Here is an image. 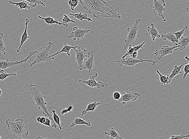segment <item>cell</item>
I'll return each mask as SVG.
<instances>
[{
	"label": "cell",
	"mask_w": 189,
	"mask_h": 139,
	"mask_svg": "<svg viewBox=\"0 0 189 139\" xmlns=\"http://www.w3.org/2000/svg\"><path fill=\"white\" fill-rule=\"evenodd\" d=\"M83 8L93 17L120 19L122 16L104 0H79Z\"/></svg>",
	"instance_id": "cell-1"
},
{
	"label": "cell",
	"mask_w": 189,
	"mask_h": 139,
	"mask_svg": "<svg viewBox=\"0 0 189 139\" xmlns=\"http://www.w3.org/2000/svg\"><path fill=\"white\" fill-rule=\"evenodd\" d=\"M29 89L32 98L35 102L36 107L39 110H41L43 115L50 119L52 127L55 128H57V124L54 121L51 114L48 112L46 107L47 103L45 102V99L46 98V96L43 94L36 85H30L29 86Z\"/></svg>",
	"instance_id": "cell-2"
},
{
	"label": "cell",
	"mask_w": 189,
	"mask_h": 139,
	"mask_svg": "<svg viewBox=\"0 0 189 139\" xmlns=\"http://www.w3.org/2000/svg\"><path fill=\"white\" fill-rule=\"evenodd\" d=\"M5 123L10 133L14 138L26 139L29 134L28 128L23 124V119L19 118L14 121L6 119Z\"/></svg>",
	"instance_id": "cell-3"
},
{
	"label": "cell",
	"mask_w": 189,
	"mask_h": 139,
	"mask_svg": "<svg viewBox=\"0 0 189 139\" xmlns=\"http://www.w3.org/2000/svg\"><path fill=\"white\" fill-rule=\"evenodd\" d=\"M53 46V43L51 42H49L47 47L45 49L41 51L37 52L36 53L32 56L29 59L30 61H32V63L28 66L24 67V68H29L32 67L34 65L55 60V57L49 58V53Z\"/></svg>",
	"instance_id": "cell-4"
},
{
	"label": "cell",
	"mask_w": 189,
	"mask_h": 139,
	"mask_svg": "<svg viewBox=\"0 0 189 139\" xmlns=\"http://www.w3.org/2000/svg\"><path fill=\"white\" fill-rule=\"evenodd\" d=\"M140 20V19H136L133 25L127 28V36L124 45V48L125 49H127L129 45H132L135 40L141 36L138 31Z\"/></svg>",
	"instance_id": "cell-5"
},
{
	"label": "cell",
	"mask_w": 189,
	"mask_h": 139,
	"mask_svg": "<svg viewBox=\"0 0 189 139\" xmlns=\"http://www.w3.org/2000/svg\"><path fill=\"white\" fill-rule=\"evenodd\" d=\"M143 62H151L152 63V66H154L156 63H157V61H154L153 60H144L142 59H138L137 58H122L120 60L115 61L116 63H117L118 65L122 66L124 65L127 67H132L136 64L139 63H142Z\"/></svg>",
	"instance_id": "cell-6"
},
{
	"label": "cell",
	"mask_w": 189,
	"mask_h": 139,
	"mask_svg": "<svg viewBox=\"0 0 189 139\" xmlns=\"http://www.w3.org/2000/svg\"><path fill=\"white\" fill-rule=\"evenodd\" d=\"M37 52L35 50L29 52L28 55L26 59L21 61H13L9 60H6L5 61H0V70H6L9 68L14 67L17 66L21 65L23 63H26L32 55L36 53Z\"/></svg>",
	"instance_id": "cell-7"
},
{
	"label": "cell",
	"mask_w": 189,
	"mask_h": 139,
	"mask_svg": "<svg viewBox=\"0 0 189 139\" xmlns=\"http://www.w3.org/2000/svg\"><path fill=\"white\" fill-rule=\"evenodd\" d=\"M73 49L75 53V60L78 67H81L84 61L89 56L90 51L83 48L80 45H78V47Z\"/></svg>",
	"instance_id": "cell-8"
},
{
	"label": "cell",
	"mask_w": 189,
	"mask_h": 139,
	"mask_svg": "<svg viewBox=\"0 0 189 139\" xmlns=\"http://www.w3.org/2000/svg\"><path fill=\"white\" fill-rule=\"evenodd\" d=\"M153 2L150 6L153 8V12L155 14L161 17L163 22H166V19L164 17L163 12L165 11V6L166 3L164 0H153Z\"/></svg>",
	"instance_id": "cell-9"
},
{
	"label": "cell",
	"mask_w": 189,
	"mask_h": 139,
	"mask_svg": "<svg viewBox=\"0 0 189 139\" xmlns=\"http://www.w3.org/2000/svg\"><path fill=\"white\" fill-rule=\"evenodd\" d=\"M73 31L70 33V35L68 36H65V37L69 39H72L74 41H79L80 40L83 39L87 33L92 32L90 30L83 29L79 28L77 27H73Z\"/></svg>",
	"instance_id": "cell-10"
},
{
	"label": "cell",
	"mask_w": 189,
	"mask_h": 139,
	"mask_svg": "<svg viewBox=\"0 0 189 139\" xmlns=\"http://www.w3.org/2000/svg\"><path fill=\"white\" fill-rule=\"evenodd\" d=\"M141 95L140 94L127 89L126 92L123 93L121 95L120 98L118 101L123 104H126L130 103L131 101L134 102Z\"/></svg>",
	"instance_id": "cell-11"
},
{
	"label": "cell",
	"mask_w": 189,
	"mask_h": 139,
	"mask_svg": "<svg viewBox=\"0 0 189 139\" xmlns=\"http://www.w3.org/2000/svg\"><path fill=\"white\" fill-rule=\"evenodd\" d=\"M98 76V74L96 73L93 76H90L89 79L87 80L83 79H80L79 82L82 84H85L89 86L91 88H103L107 86V85L104 84L102 82H97L95 80V78Z\"/></svg>",
	"instance_id": "cell-12"
},
{
	"label": "cell",
	"mask_w": 189,
	"mask_h": 139,
	"mask_svg": "<svg viewBox=\"0 0 189 139\" xmlns=\"http://www.w3.org/2000/svg\"><path fill=\"white\" fill-rule=\"evenodd\" d=\"M77 68L81 71L87 70L89 73L91 72L93 69L95 68V59L93 51L90 52L89 56L84 61L81 67H78Z\"/></svg>",
	"instance_id": "cell-13"
},
{
	"label": "cell",
	"mask_w": 189,
	"mask_h": 139,
	"mask_svg": "<svg viewBox=\"0 0 189 139\" xmlns=\"http://www.w3.org/2000/svg\"><path fill=\"white\" fill-rule=\"evenodd\" d=\"M178 47H179L178 46H176L175 47L164 46L161 48L160 50H158L157 49H156L154 55H155L156 56L160 55L158 58V59L161 60L163 57L172 53L175 48H178Z\"/></svg>",
	"instance_id": "cell-14"
},
{
	"label": "cell",
	"mask_w": 189,
	"mask_h": 139,
	"mask_svg": "<svg viewBox=\"0 0 189 139\" xmlns=\"http://www.w3.org/2000/svg\"><path fill=\"white\" fill-rule=\"evenodd\" d=\"M30 21L28 19H25V29L23 33L21 36V40H20V44L19 47L16 49V52L17 53L20 52L21 47L23 44L26 42L29 38H30V37L28 36L27 32V29H28V25Z\"/></svg>",
	"instance_id": "cell-15"
},
{
	"label": "cell",
	"mask_w": 189,
	"mask_h": 139,
	"mask_svg": "<svg viewBox=\"0 0 189 139\" xmlns=\"http://www.w3.org/2000/svg\"><path fill=\"white\" fill-rule=\"evenodd\" d=\"M189 45V37L182 35L180 39L178 40V46L179 47L175 48L174 51L178 50L181 51L184 50L187 48Z\"/></svg>",
	"instance_id": "cell-16"
},
{
	"label": "cell",
	"mask_w": 189,
	"mask_h": 139,
	"mask_svg": "<svg viewBox=\"0 0 189 139\" xmlns=\"http://www.w3.org/2000/svg\"><path fill=\"white\" fill-rule=\"evenodd\" d=\"M38 18L39 19H42L45 21V22L48 25L53 26L54 25H63L68 27L69 25L68 24H63L62 22H59L58 20L54 19L53 17H43L42 16H38Z\"/></svg>",
	"instance_id": "cell-17"
},
{
	"label": "cell",
	"mask_w": 189,
	"mask_h": 139,
	"mask_svg": "<svg viewBox=\"0 0 189 139\" xmlns=\"http://www.w3.org/2000/svg\"><path fill=\"white\" fill-rule=\"evenodd\" d=\"M147 31L151 37V39H152L153 41H155V39H159L161 37L159 32L155 28L154 23H151L150 27H148Z\"/></svg>",
	"instance_id": "cell-18"
},
{
	"label": "cell",
	"mask_w": 189,
	"mask_h": 139,
	"mask_svg": "<svg viewBox=\"0 0 189 139\" xmlns=\"http://www.w3.org/2000/svg\"><path fill=\"white\" fill-rule=\"evenodd\" d=\"M78 45L75 46H69V45H67L65 43H64V46L63 47L62 49H61L59 51L57 52V53H55L54 54L51 55L49 56V58H52V57H54L55 56L61 53H65L67 54V55L68 57H70L71 56V54H70V51H71V49H74V48H76L77 47H78Z\"/></svg>",
	"instance_id": "cell-19"
},
{
	"label": "cell",
	"mask_w": 189,
	"mask_h": 139,
	"mask_svg": "<svg viewBox=\"0 0 189 139\" xmlns=\"http://www.w3.org/2000/svg\"><path fill=\"white\" fill-rule=\"evenodd\" d=\"M92 118H91L90 121L89 122L86 121L85 119H83L82 117H76L73 118V121L72 124L70 125V127H73L76 125H85L87 126L91 127L92 126V124L91 123V121Z\"/></svg>",
	"instance_id": "cell-20"
},
{
	"label": "cell",
	"mask_w": 189,
	"mask_h": 139,
	"mask_svg": "<svg viewBox=\"0 0 189 139\" xmlns=\"http://www.w3.org/2000/svg\"><path fill=\"white\" fill-rule=\"evenodd\" d=\"M69 15L76 18L78 21H82L83 20H87L88 22H92L93 20L91 17H88L86 13H82V12L72 14V13H69Z\"/></svg>",
	"instance_id": "cell-21"
},
{
	"label": "cell",
	"mask_w": 189,
	"mask_h": 139,
	"mask_svg": "<svg viewBox=\"0 0 189 139\" xmlns=\"http://www.w3.org/2000/svg\"><path fill=\"white\" fill-rule=\"evenodd\" d=\"M161 37L163 40L170 41L171 42L174 44L176 46H178V41H177L176 38L175 34L172 33H168L167 34H163Z\"/></svg>",
	"instance_id": "cell-22"
},
{
	"label": "cell",
	"mask_w": 189,
	"mask_h": 139,
	"mask_svg": "<svg viewBox=\"0 0 189 139\" xmlns=\"http://www.w3.org/2000/svg\"><path fill=\"white\" fill-rule=\"evenodd\" d=\"M186 64V62H185L184 63H181L180 65H175L174 67L173 70L172 71L171 74L170 75H169V79L171 81L172 80L174 77L175 76L178 74H181V68L183 67V66Z\"/></svg>",
	"instance_id": "cell-23"
},
{
	"label": "cell",
	"mask_w": 189,
	"mask_h": 139,
	"mask_svg": "<svg viewBox=\"0 0 189 139\" xmlns=\"http://www.w3.org/2000/svg\"><path fill=\"white\" fill-rule=\"evenodd\" d=\"M100 102H96L88 103L86 109L84 110L82 112L81 116H82L83 115H85L88 112H94L97 109V106L100 105Z\"/></svg>",
	"instance_id": "cell-24"
},
{
	"label": "cell",
	"mask_w": 189,
	"mask_h": 139,
	"mask_svg": "<svg viewBox=\"0 0 189 139\" xmlns=\"http://www.w3.org/2000/svg\"><path fill=\"white\" fill-rule=\"evenodd\" d=\"M9 2L11 5H16L17 7L21 10H30L31 8V6L28 5V2L26 1H23L20 2H14L10 1Z\"/></svg>",
	"instance_id": "cell-25"
},
{
	"label": "cell",
	"mask_w": 189,
	"mask_h": 139,
	"mask_svg": "<svg viewBox=\"0 0 189 139\" xmlns=\"http://www.w3.org/2000/svg\"><path fill=\"white\" fill-rule=\"evenodd\" d=\"M104 134L105 135L110 136L111 139H124L120 136L119 135L117 131L116 130L113 128H110L108 130L107 132H104Z\"/></svg>",
	"instance_id": "cell-26"
},
{
	"label": "cell",
	"mask_w": 189,
	"mask_h": 139,
	"mask_svg": "<svg viewBox=\"0 0 189 139\" xmlns=\"http://www.w3.org/2000/svg\"><path fill=\"white\" fill-rule=\"evenodd\" d=\"M156 72L159 75V80L162 85L169 84L171 82L169 79V75H162L158 70H156Z\"/></svg>",
	"instance_id": "cell-27"
},
{
	"label": "cell",
	"mask_w": 189,
	"mask_h": 139,
	"mask_svg": "<svg viewBox=\"0 0 189 139\" xmlns=\"http://www.w3.org/2000/svg\"><path fill=\"white\" fill-rule=\"evenodd\" d=\"M3 33H0V56H1L2 55H5L6 54V48L5 43L3 40Z\"/></svg>",
	"instance_id": "cell-28"
},
{
	"label": "cell",
	"mask_w": 189,
	"mask_h": 139,
	"mask_svg": "<svg viewBox=\"0 0 189 139\" xmlns=\"http://www.w3.org/2000/svg\"><path fill=\"white\" fill-rule=\"evenodd\" d=\"M23 1H26L30 3V6L33 8H35L38 5H42L44 6H46L44 2L41 0H23Z\"/></svg>",
	"instance_id": "cell-29"
},
{
	"label": "cell",
	"mask_w": 189,
	"mask_h": 139,
	"mask_svg": "<svg viewBox=\"0 0 189 139\" xmlns=\"http://www.w3.org/2000/svg\"><path fill=\"white\" fill-rule=\"evenodd\" d=\"M53 114V119L55 122L58 125V127H59L60 130H62V127L61 126V123H60V117L56 114L55 111L54 110H52Z\"/></svg>",
	"instance_id": "cell-30"
},
{
	"label": "cell",
	"mask_w": 189,
	"mask_h": 139,
	"mask_svg": "<svg viewBox=\"0 0 189 139\" xmlns=\"http://www.w3.org/2000/svg\"><path fill=\"white\" fill-rule=\"evenodd\" d=\"M17 74H10L4 72V70H0V81H4L10 76H17Z\"/></svg>",
	"instance_id": "cell-31"
},
{
	"label": "cell",
	"mask_w": 189,
	"mask_h": 139,
	"mask_svg": "<svg viewBox=\"0 0 189 139\" xmlns=\"http://www.w3.org/2000/svg\"><path fill=\"white\" fill-rule=\"evenodd\" d=\"M79 3V0H69L68 4L70 6L71 10L73 11Z\"/></svg>",
	"instance_id": "cell-32"
},
{
	"label": "cell",
	"mask_w": 189,
	"mask_h": 139,
	"mask_svg": "<svg viewBox=\"0 0 189 139\" xmlns=\"http://www.w3.org/2000/svg\"><path fill=\"white\" fill-rule=\"evenodd\" d=\"M188 29V27L187 26H185L184 27V28L181 31H178V32H175V33H172L173 34H174L176 38L177 41H178V40L180 39L181 37L184 34L185 31V30L187 29Z\"/></svg>",
	"instance_id": "cell-33"
},
{
	"label": "cell",
	"mask_w": 189,
	"mask_h": 139,
	"mask_svg": "<svg viewBox=\"0 0 189 139\" xmlns=\"http://www.w3.org/2000/svg\"><path fill=\"white\" fill-rule=\"evenodd\" d=\"M63 24H68L69 22H72L73 23H76V22L73 19H70L69 16L65 14L63 15V18L62 19V22H61Z\"/></svg>",
	"instance_id": "cell-34"
},
{
	"label": "cell",
	"mask_w": 189,
	"mask_h": 139,
	"mask_svg": "<svg viewBox=\"0 0 189 139\" xmlns=\"http://www.w3.org/2000/svg\"><path fill=\"white\" fill-rule=\"evenodd\" d=\"M127 48H128V50H127L126 54H125V55H124L122 57V58H124L127 57V56L130 55L131 54L134 52V50L132 47V45H129Z\"/></svg>",
	"instance_id": "cell-35"
},
{
	"label": "cell",
	"mask_w": 189,
	"mask_h": 139,
	"mask_svg": "<svg viewBox=\"0 0 189 139\" xmlns=\"http://www.w3.org/2000/svg\"><path fill=\"white\" fill-rule=\"evenodd\" d=\"M183 71H184V74L183 75V79H185L189 73V63L185 65Z\"/></svg>",
	"instance_id": "cell-36"
},
{
	"label": "cell",
	"mask_w": 189,
	"mask_h": 139,
	"mask_svg": "<svg viewBox=\"0 0 189 139\" xmlns=\"http://www.w3.org/2000/svg\"><path fill=\"white\" fill-rule=\"evenodd\" d=\"M189 137V134L184 135H172L171 137L169 138V139H183L185 138H188Z\"/></svg>",
	"instance_id": "cell-37"
},
{
	"label": "cell",
	"mask_w": 189,
	"mask_h": 139,
	"mask_svg": "<svg viewBox=\"0 0 189 139\" xmlns=\"http://www.w3.org/2000/svg\"><path fill=\"white\" fill-rule=\"evenodd\" d=\"M146 43L145 41L143 42L142 43H141L140 45H138V46H135L134 47H133V48L134 52V51H138L139 49H141V48H143V46Z\"/></svg>",
	"instance_id": "cell-38"
},
{
	"label": "cell",
	"mask_w": 189,
	"mask_h": 139,
	"mask_svg": "<svg viewBox=\"0 0 189 139\" xmlns=\"http://www.w3.org/2000/svg\"><path fill=\"white\" fill-rule=\"evenodd\" d=\"M73 109V106H70L68 108L66 109H64L61 112V114L62 115H64V114H68V113L70 112Z\"/></svg>",
	"instance_id": "cell-39"
},
{
	"label": "cell",
	"mask_w": 189,
	"mask_h": 139,
	"mask_svg": "<svg viewBox=\"0 0 189 139\" xmlns=\"http://www.w3.org/2000/svg\"><path fill=\"white\" fill-rule=\"evenodd\" d=\"M121 96V93L119 92H115L113 94V98L114 100H118Z\"/></svg>",
	"instance_id": "cell-40"
},
{
	"label": "cell",
	"mask_w": 189,
	"mask_h": 139,
	"mask_svg": "<svg viewBox=\"0 0 189 139\" xmlns=\"http://www.w3.org/2000/svg\"><path fill=\"white\" fill-rule=\"evenodd\" d=\"M45 120H46V117H37L36 118L37 121L41 124H44Z\"/></svg>",
	"instance_id": "cell-41"
},
{
	"label": "cell",
	"mask_w": 189,
	"mask_h": 139,
	"mask_svg": "<svg viewBox=\"0 0 189 139\" xmlns=\"http://www.w3.org/2000/svg\"><path fill=\"white\" fill-rule=\"evenodd\" d=\"M43 124L44 126H47L48 127L51 126V123L50 119L48 117H46V120H45V123Z\"/></svg>",
	"instance_id": "cell-42"
},
{
	"label": "cell",
	"mask_w": 189,
	"mask_h": 139,
	"mask_svg": "<svg viewBox=\"0 0 189 139\" xmlns=\"http://www.w3.org/2000/svg\"><path fill=\"white\" fill-rule=\"evenodd\" d=\"M138 51H134L130 55L131 58H136L137 56H138Z\"/></svg>",
	"instance_id": "cell-43"
},
{
	"label": "cell",
	"mask_w": 189,
	"mask_h": 139,
	"mask_svg": "<svg viewBox=\"0 0 189 139\" xmlns=\"http://www.w3.org/2000/svg\"><path fill=\"white\" fill-rule=\"evenodd\" d=\"M2 91L1 89L0 88V100H2V98H1V96L2 95Z\"/></svg>",
	"instance_id": "cell-44"
},
{
	"label": "cell",
	"mask_w": 189,
	"mask_h": 139,
	"mask_svg": "<svg viewBox=\"0 0 189 139\" xmlns=\"http://www.w3.org/2000/svg\"><path fill=\"white\" fill-rule=\"evenodd\" d=\"M185 60H187V61H189V58L188 57V56H185Z\"/></svg>",
	"instance_id": "cell-45"
},
{
	"label": "cell",
	"mask_w": 189,
	"mask_h": 139,
	"mask_svg": "<svg viewBox=\"0 0 189 139\" xmlns=\"http://www.w3.org/2000/svg\"><path fill=\"white\" fill-rule=\"evenodd\" d=\"M0 139H1V135H0Z\"/></svg>",
	"instance_id": "cell-46"
}]
</instances>
